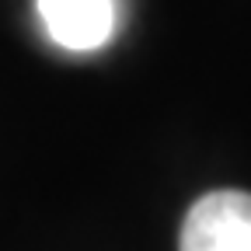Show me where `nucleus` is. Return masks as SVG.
I'll return each instance as SVG.
<instances>
[{
  "mask_svg": "<svg viewBox=\"0 0 251 251\" xmlns=\"http://www.w3.org/2000/svg\"><path fill=\"white\" fill-rule=\"evenodd\" d=\"M178 251H251V192L216 188L188 206Z\"/></svg>",
  "mask_w": 251,
  "mask_h": 251,
  "instance_id": "1",
  "label": "nucleus"
},
{
  "mask_svg": "<svg viewBox=\"0 0 251 251\" xmlns=\"http://www.w3.org/2000/svg\"><path fill=\"white\" fill-rule=\"evenodd\" d=\"M49 35L67 49H98L115 28L112 0H39Z\"/></svg>",
  "mask_w": 251,
  "mask_h": 251,
  "instance_id": "2",
  "label": "nucleus"
}]
</instances>
